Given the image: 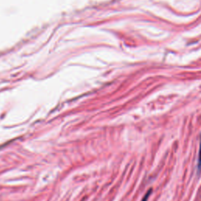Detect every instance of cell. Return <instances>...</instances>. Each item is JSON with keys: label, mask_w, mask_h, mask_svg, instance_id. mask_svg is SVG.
I'll return each mask as SVG.
<instances>
[{"label": "cell", "mask_w": 201, "mask_h": 201, "mask_svg": "<svg viewBox=\"0 0 201 201\" xmlns=\"http://www.w3.org/2000/svg\"><path fill=\"white\" fill-rule=\"evenodd\" d=\"M197 170H198V174H200L201 173V138H200V142H199V155H198Z\"/></svg>", "instance_id": "obj_1"}, {"label": "cell", "mask_w": 201, "mask_h": 201, "mask_svg": "<svg viewBox=\"0 0 201 201\" xmlns=\"http://www.w3.org/2000/svg\"><path fill=\"white\" fill-rule=\"evenodd\" d=\"M152 191H153V190H152V189H149V191L147 192V193H146V194H145V197L143 198L142 201H147L148 198H149V196H150V194H151V193H152Z\"/></svg>", "instance_id": "obj_2"}]
</instances>
